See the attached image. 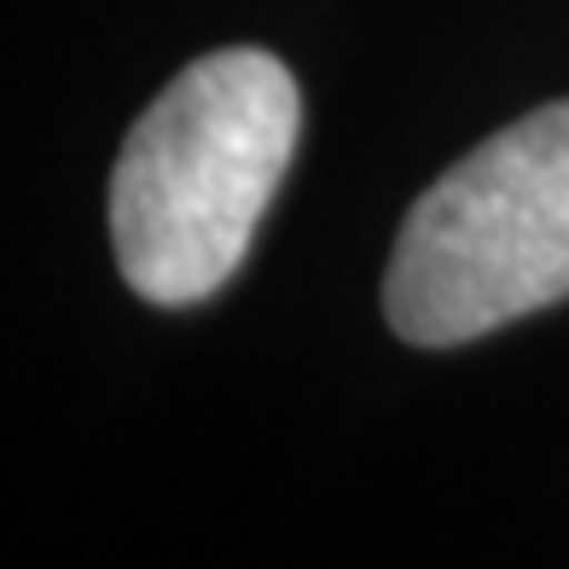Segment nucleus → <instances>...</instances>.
<instances>
[{
    "label": "nucleus",
    "mask_w": 569,
    "mask_h": 569,
    "mask_svg": "<svg viewBox=\"0 0 569 569\" xmlns=\"http://www.w3.org/2000/svg\"><path fill=\"white\" fill-rule=\"evenodd\" d=\"M302 140L297 76L262 47L192 59L128 128L111 169V256L128 291L187 308L256 244Z\"/></svg>",
    "instance_id": "1"
},
{
    "label": "nucleus",
    "mask_w": 569,
    "mask_h": 569,
    "mask_svg": "<svg viewBox=\"0 0 569 569\" xmlns=\"http://www.w3.org/2000/svg\"><path fill=\"white\" fill-rule=\"evenodd\" d=\"M569 297V99L471 146L412 198L383 273L396 338L453 349Z\"/></svg>",
    "instance_id": "2"
}]
</instances>
